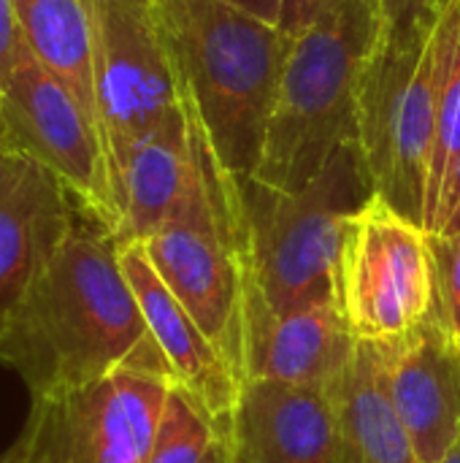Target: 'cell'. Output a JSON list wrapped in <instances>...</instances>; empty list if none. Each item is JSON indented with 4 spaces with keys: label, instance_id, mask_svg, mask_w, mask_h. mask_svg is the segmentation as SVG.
<instances>
[{
    "label": "cell",
    "instance_id": "obj_6",
    "mask_svg": "<svg viewBox=\"0 0 460 463\" xmlns=\"http://www.w3.org/2000/svg\"><path fill=\"white\" fill-rule=\"evenodd\" d=\"M434 30L415 35L385 33L366 71L355 119V144L374 195L418 225L426 222L437 133Z\"/></svg>",
    "mask_w": 460,
    "mask_h": 463
},
{
    "label": "cell",
    "instance_id": "obj_15",
    "mask_svg": "<svg viewBox=\"0 0 460 463\" xmlns=\"http://www.w3.org/2000/svg\"><path fill=\"white\" fill-rule=\"evenodd\" d=\"M16 450L27 463H146L111 377L35 402Z\"/></svg>",
    "mask_w": 460,
    "mask_h": 463
},
{
    "label": "cell",
    "instance_id": "obj_13",
    "mask_svg": "<svg viewBox=\"0 0 460 463\" xmlns=\"http://www.w3.org/2000/svg\"><path fill=\"white\" fill-rule=\"evenodd\" d=\"M388 388L418 463H442L460 445V350L445 315L388 347Z\"/></svg>",
    "mask_w": 460,
    "mask_h": 463
},
{
    "label": "cell",
    "instance_id": "obj_25",
    "mask_svg": "<svg viewBox=\"0 0 460 463\" xmlns=\"http://www.w3.org/2000/svg\"><path fill=\"white\" fill-rule=\"evenodd\" d=\"M331 3H333V0H285L279 27H282L287 35H296L298 30H304L306 24H312Z\"/></svg>",
    "mask_w": 460,
    "mask_h": 463
},
{
    "label": "cell",
    "instance_id": "obj_22",
    "mask_svg": "<svg viewBox=\"0 0 460 463\" xmlns=\"http://www.w3.org/2000/svg\"><path fill=\"white\" fill-rule=\"evenodd\" d=\"M33 57L35 54L27 43L14 0H0V92L11 84L19 68L27 65Z\"/></svg>",
    "mask_w": 460,
    "mask_h": 463
},
{
    "label": "cell",
    "instance_id": "obj_16",
    "mask_svg": "<svg viewBox=\"0 0 460 463\" xmlns=\"http://www.w3.org/2000/svg\"><path fill=\"white\" fill-rule=\"evenodd\" d=\"M192 171V125L182 109L146 136L119 174V244L146 241L179 203Z\"/></svg>",
    "mask_w": 460,
    "mask_h": 463
},
{
    "label": "cell",
    "instance_id": "obj_17",
    "mask_svg": "<svg viewBox=\"0 0 460 463\" xmlns=\"http://www.w3.org/2000/svg\"><path fill=\"white\" fill-rule=\"evenodd\" d=\"M336 399L339 463H418L388 388V347L355 342Z\"/></svg>",
    "mask_w": 460,
    "mask_h": 463
},
{
    "label": "cell",
    "instance_id": "obj_26",
    "mask_svg": "<svg viewBox=\"0 0 460 463\" xmlns=\"http://www.w3.org/2000/svg\"><path fill=\"white\" fill-rule=\"evenodd\" d=\"M233 3L236 8L252 14L255 19L260 22H268V24H277L282 22V8H285V0H228Z\"/></svg>",
    "mask_w": 460,
    "mask_h": 463
},
{
    "label": "cell",
    "instance_id": "obj_1",
    "mask_svg": "<svg viewBox=\"0 0 460 463\" xmlns=\"http://www.w3.org/2000/svg\"><path fill=\"white\" fill-rule=\"evenodd\" d=\"M0 364L24 380L33 404L62 399L125 366L171 374L122 269L114 231L79 212L14 312Z\"/></svg>",
    "mask_w": 460,
    "mask_h": 463
},
{
    "label": "cell",
    "instance_id": "obj_32",
    "mask_svg": "<svg viewBox=\"0 0 460 463\" xmlns=\"http://www.w3.org/2000/svg\"><path fill=\"white\" fill-rule=\"evenodd\" d=\"M0 109H3V92H0Z\"/></svg>",
    "mask_w": 460,
    "mask_h": 463
},
{
    "label": "cell",
    "instance_id": "obj_18",
    "mask_svg": "<svg viewBox=\"0 0 460 463\" xmlns=\"http://www.w3.org/2000/svg\"><path fill=\"white\" fill-rule=\"evenodd\" d=\"M14 5L35 60L70 90L100 130L95 95V0H14Z\"/></svg>",
    "mask_w": 460,
    "mask_h": 463
},
{
    "label": "cell",
    "instance_id": "obj_20",
    "mask_svg": "<svg viewBox=\"0 0 460 463\" xmlns=\"http://www.w3.org/2000/svg\"><path fill=\"white\" fill-rule=\"evenodd\" d=\"M222 439L203 410L174 385L146 463H206Z\"/></svg>",
    "mask_w": 460,
    "mask_h": 463
},
{
    "label": "cell",
    "instance_id": "obj_10",
    "mask_svg": "<svg viewBox=\"0 0 460 463\" xmlns=\"http://www.w3.org/2000/svg\"><path fill=\"white\" fill-rule=\"evenodd\" d=\"M119 258L146 328L157 342L174 383L203 410L220 439L228 442L241 399V380L198 326V320L160 279L144 244H119Z\"/></svg>",
    "mask_w": 460,
    "mask_h": 463
},
{
    "label": "cell",
    "instance_id": "obj_12",
    "mask_svg": "<svg viewBox=\"0 0 460 463\" xmlns=\"http://www.w3.org/2000/svg\"><path fill=\"white\" fill-rule=\"evenodd\" d=\"M339 385L247 380L230 437V463H339Z\"/></svg>",
    "mask_w": 460,
    "mask_h": 463
},
{
    "label": "cell",
    "instance_id": "obj_7",
    "mask_svg": "<svg viewBox=\"0 0 460 463\" xmlns=\"http://www.w3.org/2000/svg\"><path fill=\"white\" fill-rule=\"evenodd\" d=\"M336 304L355 342L396 347L442 315L431 233L371 195L347 222Z\"/></svg>",
    "mask_w": 460,
    "mask_h": 463
},
{
    "label": "cell",
    "instance_id": "obj_21",
    "mask_svg": "<svg viewBox=\"0 0 460 463\" xmlns=\"http://www.w3.org/2000/svg\"><path fill=\"white\" fill-rule=\"evenodd\" d=\"M434 260H437V282H439V304L442 315L453 331L460 326V233L455 236H431Z\"/></svg>",
    "mask_w": 460,
    "mask_h": 463
},
{
    "label": "cell",
    "instance_id": "obj_28",
    "mask_svg": "<svg viewBox=\"0 0 460 463\" xmlns=\"http://www.w3.org/2000/svg\"><path fill=\"white\" fill-rule=\"evenodd\" d=\"M0 463H22V461H19V453H16V450L11 448V450H8L5 456H0Z\"/></svg>",
    "mask_w": 460,
    "mask_h": 463
},
{
    "label": "cell",
    "instance_id": "obj_23",
    "mask_svg": "<svg viewBox=\"0 0 460 463\" xmlns=\"http://www.w3.org/2000/svg\"><path fill=\"white\" fill-rule=\"evenodd\" d=\"M450 0H382L388 30L396 35L431 33Z\"/></svg>",
    "mask_w": 460,
    "mask_h": 463
},
{
    "label": "cell",
    "instance_id": "obj_24",
    "mask_svg": "<svg viewBox=\"0 0 460 463\" xmlns=\"http://www.w3.org/2000/svg\"><path fill=\"white\" fill-rule=\"evenodd\" d=\"M428 233L431 236H455V233H460V157L442 184L439 203H437L434 222H431Z\"/></svg>",
    "mask_w": 460,
    "mask_h": 463
},
{
    "label": "cell",
    "instance_id": "obj_19",
    "mask_svg": "<svg viewBox=\"0 0 460 463\" xmlns=\"http://www.w3.org/2000/svg\"><path fill=\"white\" fill-rule=\"evenodd\" d=\"M437 71H434V98H437V133L428 171L426 193V222L428 231L439 203L442 184L450 168L460 157V0H450L437 22Z\"/></svg>",
    "mask_w": 460,
    "mask_h": 463
},
{
    "label": "cell",
    "instance_id": "obj_11",
    "mask_svg": "<svg viewBox=\"0 0 460 463\" xmlns=\"http://www.w3.org/2000/svg\"><path fill=\"white\" fill-rule=\"evenodd\" d=\"M79 212L46 168L0 146V342Z\"/></svg>",
    "mask_w": 460,
    "mask_h": 463
},
{
    "label": "cell",
    "instance_id": "obj_2",
    "mask_svg": "<svg viewBox=\"0 0 460 463\" xmlns=\"http://www.w3.org/2000/svg\"><path fill=\"white\" fill-rule=\"evenodd\" d=\"M385 33L382 0H333L290 35L263 155L249 179L277 190L304 187L342 144L355 141L361 87Z\"/></svg>",
    "mask_w": 460,
    "mask_h": 463
},
{
    "label": "cell",
    "instance_id": "obj_29",
    "mask_svg": "<svg viewBox=\"0 0 460 463\" xmlns=\"http://www.w3.org/2000/svg\"><path fill=\"white\" fill-rule=\"evenodd\" d=\"M442 463H460V445L458 448H455V450H453V453H450V456H447V458H445V461Z\"/></svg>",
    "mask_w": 460,
    "mask_h": 463
},
{
    "label": "cell",
    "instance_id": "obj_31",
    "mask_svg": "<svg viewBox=\"0 0 460 463\" xmlns=\"http://www.w3.org/2000/svg\"><path fill=\"white\" fill-rule=\"evenodd\" d=\"M14 450H16V445H14ZM16 453H19V450H16ZM19 461H22V463H27V461H24V458H22V453H19Z\"/></svg>",
    "mask_w": 460,
    "mask_h": 463
},
{
    "label": "cell",
    "instance_id": "obj_8",
    "mask_svg": "<svg viewBox=\"0 0 460 463\" xmlns=\"http://www.w3.org/2000/svg\"><path fill=\"white\" fill-rule=\"evenodd\" d=\"M95 95L119 198L130 152L182 109V81L157 0H95Z\"/></svg>",
    "mask_w": 460,
    "mask_h": 463
},
{
    "label": "cell",
    "instance_id": "obj_27",
    "mask_svg": "<svg viewBox=\"0 0 460 463\" xmlns=\"http://www.w3.org/2000/svg\"><path fill=\"white\" fill-rule=\"evenodd\" d=\"M206 463H230V458H228V448H225V442H220L217 445V450L209 456V461Z\"/></svg>",
    "mask_w": 460,
    "mask_h": 463
},
{
    "label": "cell",
    "instance_id": "obj_30",
    "mask_svg": "<svg viewBox=\"0 0 460 463\" xmlns=\"http://www.w3.org/2000/svg\"><path fill=\"white\" fill-rule=\"evenodd\" d=\"M455 339H458V350H460V326H458V331H455Z\"/></svg>",
    "mask_w": 460,
    "mask_h": 463
},
{
    "label": "cell",
    "instance_id": "obj_5",
    "mask_svg": "<svg viewBox=\"0 0 460 463\" xmlns=\"http://www.w3.org/2000/svg\"><path fill=\"white\" fill-rule=\"evenodd\" d=\"M249 228V309L271 315L336 298V269L350 217L374 195L358 144H342L296 190L241 179Z\"/></svg>",
    "mask_w": 460,
    "mask_h": 463
},
{
    "label": "cell",
    "instance_id": "obj_4",
    "mask_svg": "<svg viewBox=\"0 0 460 463\" xmlns=\"http://www.w3.org/2000/svg\"><path fill=\"white\" fill-rule=\"evenodd\" d=\"M184 106L192 125L190 182L168 220L141 244L160 279L198 320L244 385L252 288L244 190L241 179L214 152L187 98Z\"/></svg>",
    "mask_w": 460,
    "mask_h": 463
},
{
    "label": "cell",
    "instance_id": "obj_9",
    "mask_svg": "<svg viewBox=\"0 0 460 463\" xmlns=\"http://www.w3.org/2000/svg\"><path fill=\"white\" fill-rule=\"evenodd\" d=\"M0 146L46 168L81 212L117 236L122 214L100 130L35 57L3 90Z\"/></svg>",
    "mask_w": 460,
    "mask_h": 463
},
{
    "label": "cell",
    "instance_id": "obj_3",
    "mask_svg": "<svg viewBox=\"0 0 460 463\" xmlns=\"http://www.w3.org/2000/svg\"><path fill=\"white\" fill-rule=\"evenodd\" d=\"M182 92L220 160L258 171L290 35L228 0H157Z\"/></svg>",
    "mask_w": 460,
    "mask_h": 463
},
{
    "label": "cell",
    "instance_id": "obj_14",
    "mask_svg": "<svg viewBox=\"0 0 460 463\" xmlns=\"http://www.w3.org/2000/svg\"><path fill=\"white\" fill-rule=\"evenodd\" d=\"M352 347L355 339L342 317L336 298L309 301L279 315L249 309L244 383L268 380L333 388L344 377Z\"/></svg>",
    "mask_w": 460,
    "mask_h": 463
}]
</instances>
